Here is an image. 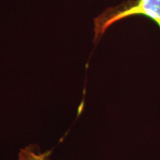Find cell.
I'll list each match as a JSON object with an SVG mask.
<instances>
[{
	"label": "cell",
	"instance_id": "cell-2",
	"mask_svg": "<svg viewBox=\"0 0 160 160\" xmlns=\"http://www.w3.org/2000/svg\"><path fill=\"white\" fill-rule=\"evenodd\" d=\"M48 153L37 152L33 148V146L20 150L18 160H47Z\"/></svg>",
	"mask_w": 160,
	"mask_h": 160
},
{
	"label": "cell",
	"instance_id": "cell-1",
	"mask_svg": "<svg viewBox=\"0 0 160 160\" xmlns=\"http://www.w3.org/2000/svg\"><path fill=\"white\" fill-rule=\"evenodd\" d=\"M137 15L150 18L160 29V0H127L108 8L93 19V43L97 44L107 30L120 20Z\"/></svg>",
	"mask_w": 160,
	"mask_h": 160
}]
</instances>
